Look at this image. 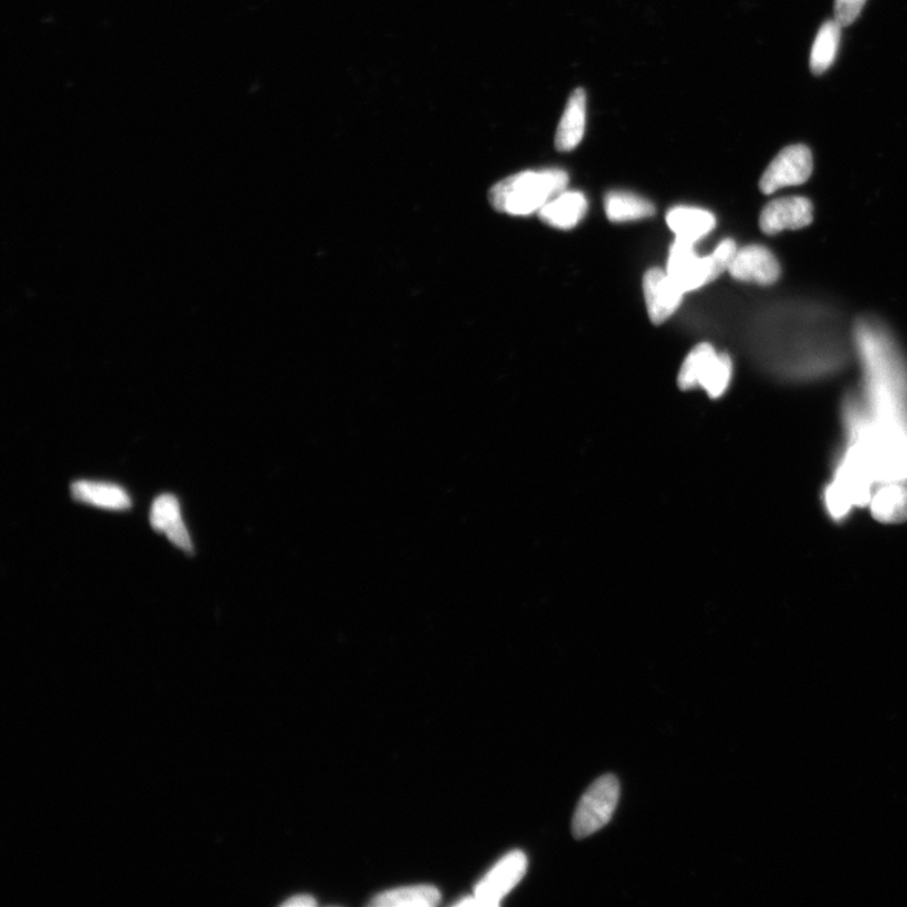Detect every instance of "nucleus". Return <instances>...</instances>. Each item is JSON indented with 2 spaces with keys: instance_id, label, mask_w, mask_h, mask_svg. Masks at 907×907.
Here are the masks:
<instances>
[{
  "instance_id": "14",
  "label": "nucleus",
  "mask_w": 907,
  "mask_h": 907,
  "mask_svg": "<svg viewBox=\"0 0 907 907\" xmlns=\"http://www.w3.org/2000/svg\"><path fill=\"white\" fill-rule=\"evenodd\" d=\"M588 212L587 197L580 192L563 191L538 212L540 219L549 226L559 230L577 228Z\"/></svg>"
},
{
  "instance_id": "7",
  "label": "nucleus",
  "mask_w": 907,
  "mask_h": 907,
  "mask_svg": "<svg viewBox=\"0 0 907 907\" xmlns=\"http://www.w3.org/2000/svg\"><path fill=\"white\" fill-rule=\"evenodd\" d=\"M813 172V157L810 148L797 144L779 152L760 179V190L772 194L781 188L801 186Z\"/></svg>"
},
{
  "instance_id": "9",
  "label": "nucleus",
  "mask_w": 907,
  "mask_h": 907,
  "mask_svg": "<svg viewBox=\"0 0 907 907\" xmlns=\"http://www.w3.org/2000/svg\"><path fill=\"white\" fill-rule=\"evenodd\" d=\"M729 273L736 281L767 286L779 281L781 268L769 249L749 245L735 254Z\"/></svg>"
},
{
  "instance_id": "11",
  "label": "nucleus",
  "mask_w": 907,
  "mask_h": 907,
  "mask_svg": "<svg viewBox=\"0 0 907 907\" xmlns=\"http://www.w3.org/2000/svg\"><path fill=\"white\" fill-rule=\"evenodd\" d=\"M72 499L109 510H128L131 508V499L127 491L118 484L77 481L70 486Z\"/></svg>"
},
{
  "instance_id": "6",
  "label": "nucleus",
  "mask_w": 907,
  "mask_h": 907,
  "mask_svg": "<svg viewBox=\"0 0 907 907\" xmlns=\"http://www.w3.org/2000/svg\"><path fill=\"white\" fill-rule=\"evenodd\" d=\"M527 857L523 851H514L503 857L475 886L474 896L455 903V906H498L526 875Z\"/></svg>"
},
{
  "instance_id": "5",
  "label": "nucleus",
  "mask_w": 907,
  "mask_h": 907,
  "mask_svg": "<svg viewBox=\"0 0 907 907\" xmlns=\"http://www.w3.org/2000/svg\"><path fill=\"white\" fill-rule=\"evenodd\" d=\"M621 797V784L614 776L599 778L582 795L572 820L573 836H591L612 820Z\"/></svg>"
},
{
  "instance_id": "8",
  "label": "nucleus",
  "mask_w": 907,
  "mask_h": 907,
  "mask_svg": "<svg viewBox=\"0 0 907 907\" xmlns=\"http://www.w3.org/2000/svg\"><path fill=\"white\" fill-rule=\"evenodd\" d=\"M643 291L646 309L654 326L668 320L677 312L686 294L673 282L667 271L658 267L645 273Z\"/></svg>"
},
{
  "instance_id": "10",
  "label": "nucleus",
  "mask_w": 907,
  "mask_h": 907,
  "mask_svg": "<svg viewBox=\"0 0 907 907\" xmlns=\"http://www.w3.org/2000/svg\"><path fill=\"white\" fill-rule=\"evenodd\" d=\"M813 221V204L805 197H784L769 202L760 214V229L767 235L806 228Z\"/></svg>"
},
{
  "instance_id": "1",
  "label": "nucleus",
  "mask_w": 907,
  "mask_h": 907,
  "mask_svg": "<svg viewBox=\"0 0 907 907\" xmlns=\"http://www.w3.org/2000/svg\"><path fill=\"white\" fill-rule=\"evenodd\" d=\"M857 340L867 377L869 418L858 407L862 426L875 445L907 452V372L892 342L875 327L861 325Z\"/></svg>"
},
{
  "instance_id": "17",
  "label": "nucleus",
  "mask_w": 907,
  "mask_h": 907,
  "mask_svg": "<svg viewBox=\"0 0 907 907\" xmlns=\"http://www.w3.org/2000/svg\"><path fill=\"white\" fill-rule=\"evenodd\" d=\"M874 515L883 523L896 524L907 518V489L904 483H886L871 498Z\"/></svg>"
},
{
  "instance_id": "20",
  "label": "nucleus",
  "mask_w": 907,
  "mask_h": 907,
  "mask_svg": "<svg viewBox=\"0 0 907 907\" xmlns=\"http://www.w3.org/2000/svg\"><path fill=\"white\" fill-rule=\"evenodd\" d=\"M867 0H836L834 2V15L836 21L842 27H848L857 21L862 9H864Z\"/></svg>"
},
{
  "instance_id": "12",
  "label": "nucleus",
  "mask_w": 907,
  "mask_h": 907,
  "mask_svg": "<svg viewBox=\"0 0 907 907\" xmlns=\"http://www.w3.org/2000/svg\"><path fill=\"white\" fill-rule=\"evenodd\" d=\"M587 127V93L583 88L573 89L565 107L555 146L560 151H571L579 146Z\"/></svg>"
},
{
  "instance_id": "19",
  "label": "nucleus",
  "mask_w": 907,
  "mask_h": 907,
  "mask_svg": "<svg viewBox=\"0 0 907 907\" xmlns=\"http://www.w3.org/2000/svg\"><path fill=\"white\" fill-rule=\"evenodd\" d=\"M181 505L173 494H160L152 502L150 526L156 532L166 534L170 527L181 523Z\"/></svg>"
},
{
  "instance_id": "3",
  "label": "nucleus",
  "mask_w": 907,
  "mask_h": 907,
  "mask_svg": "<svg viewBox=\"0 0 907 907\" xmlns=\"http://www.w3.org/2000/svg\"><path fill=\"white\" fill-rule=\"evenodd\" d=\"M736 253L738 247L731 239L724 240L707 257H699L694 245L675 240L669 250L667 273L682 291L694 292L729 272Z\"/></svg>"
},
{
  "instance_id": "13",
  "label": "nucleus",
  "mask_w": 907,
  "mask_h": 907,
  "mask_svg": "<svg viewBox=\"0 0 907 907\" xmlns=\"http://www.w3.org/2000/svg\"><path fill=\"white\" fill-rule=\"evenodd\" d=\"M666 220L677 241L694 246L716 226V219L711 212L686 205L669 210Z\"/></svg>"
},
{
  "instance_id": "4",
  "label": "nucleus",
  "mask_w": 907,
  "mask_h": 907,
  "mask_svg": "<svg viewBox=\"0 0 907 907\" xmlns=\"http://www.w3.org/2000/svg\"><path fill=\"white\" fill-rule=\"evenodd\" d=\"M732 362L725 354H716L708 344L690 350L678 375L681 390L704 389L711 399L721 398L731 382Z\"/></svg>"
},
{
  "instance_id": "15",
  "label": "nucleus",
  "mask_w": 907,
  "mask_h": 907,
  "mask_svg": "<svg viewBox=\"0 0 907 907\" xmlns=\"http://www.w3.org/2000/svg\"><path fill=\"white\" fill-rule=\"evenodd\" d=\"M440 900H442V894L435 886L415 885L393 888V890L376 895L370 905L377 907H433Z\"/></svg>"
},
{
  "instance_id": "2",
  "label": "nucleus",
  "mask_w": 907,
  "mask_h": 907,
  "mask_svg": "<svg viewBox=\"0 0 907 907\" xmlns=\"http://www.w3.org/2000/svg\"><path fill=\"white\" fill-rule=\"evenodd\" d=\"M568 186L569 175L562 169L526 170L493 186L489 202L498 212L529 215L540 212Z\"/></svg>"
},
{
  "instance_id": "21",
  "label": "nucleus",
  "mask_w": 907,
  "mask_h": 907,
  "mask_svg": "<svg viewBox=\"0 0 907 907\" xmlns=\"http://www.w3.org/2000/svg\"><path fill=\"white\" fill-rule=\"evenodd\" d=\"M282 906H286V907H314V906H317V901L310 895H296V896L291 897L289 900H286L285 903H283Z\"/></svg>"
},
{
  "instance_id": "18",
  "label": "nucleus",
  "mask_w": 907,
  "mask_h": 907,
  "mask_svg": "<svg viewBox=\"0 0 907 907\" xmlns=\"http://www.w3.org/2000/svg\"><path fill=\"white\" fill-rule=\"evenodd\" d=\"M841 30L842 25L836 20L824 22L821 27L811 53V70L814 75L824 74L836 60Z\"/></svg>"
},
{
  "instance_id": "16",
  "label": "nucleus",
  "mask_w": 907,
  "mask_h": 907,
  "mask_svg": "<svg viewBox=\"0 0 907 907\" xmlns=\"http://www.w3.org/2000/svg\"><path fill=\"white\" fill-rule=\"evenodd\" d=\"M604 208L612 222H629L652 218L653 203L631 192L613 191L605 196Z\"/></svg>"
}]
</instances>
